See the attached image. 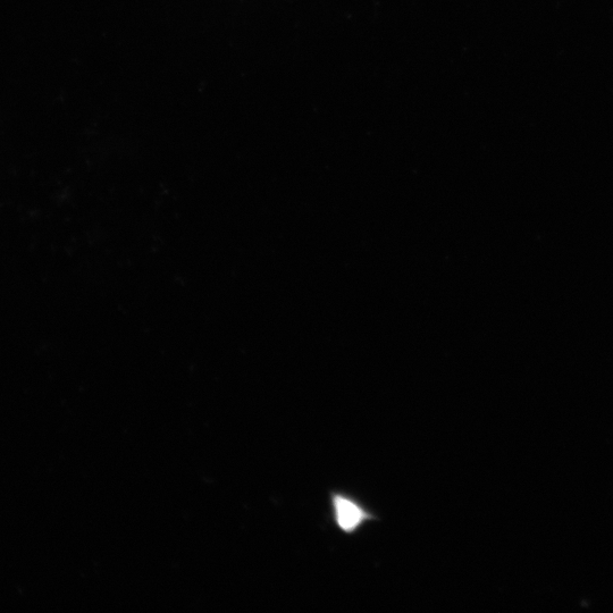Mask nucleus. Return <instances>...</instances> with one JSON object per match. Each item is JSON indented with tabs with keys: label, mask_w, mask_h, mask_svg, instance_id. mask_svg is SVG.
<instances>
[{
	"label": "nucleus",
	"mask_w": 613,
	"mask_h": 613,
	"mask_svg": "<svg viewBox=\"0 0 613 613\" xmlns=\"http://www.w3.org/2000/svg\"><path fill=\"white\" fill-rule=\"evenodd\" d=\"M332 522L344 535H355L368 523L379 520L352 495L342 491H331L329 495Z\"/></svg>",
	"instance_id": "nucleus-1"
}]
</instances>
